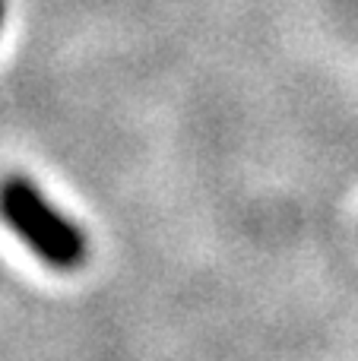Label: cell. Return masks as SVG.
<instances>
[{
	"instance_id": "obj_1",
	"label": "cell",
	"mask_w": 358,
	"mask_h": 361,
	"mask_svg": "<svg viewBox=\"0 0 358 361\" xmlns=\"http://www.w3.org/2000/svg\"><path fill=\"white\" fill-rule=\"evenodd\" d=\"M0 219L54 269H76L86 263L89 244L82 228L57 212L51 200L23 175L0 180Z\"/></svg>"
},
{
	"instance_id": "obj_2",
	"label": "cell",
	"mask_w": 358,
	"mask_h": 361,
	"mask_svg": "<svg viewBox=\"0 0 358 361\" xmlns=\"http://www.w3.org/2000/svg\"><path fill=\"white\" fill-rule=\"evenodd\" d=\"M4 13H6V0H0V25H4Z\"/></svg>"
}]
</instances>
